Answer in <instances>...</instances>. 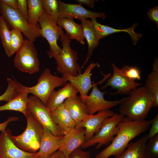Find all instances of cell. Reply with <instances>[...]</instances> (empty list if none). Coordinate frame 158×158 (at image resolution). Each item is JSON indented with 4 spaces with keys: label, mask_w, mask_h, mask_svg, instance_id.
I'll return each instance as SVG.
<instances>
[{
    "label": "cell",
    "mask_w": 158,
    "mask_h": 158,
    "mask_svg": "<svg viewBox=\"0 0 158 158\" xmlns=\"http://www.w3.org/2000/svg\"><path fill=\"white\" fill-rule=\"evenodd\" d=\"M151 120L133 121L124 116L117 125V132L110 145L97 154L95 158L116 157L126 149L130 141L145 132L150 128Z\"/></svg>",
    "instance_id": "6da1fadb"
},
{
    "label": "cell",
    "mask_w": 158,
    "mask_h": 158,
    "mask_svg": "<svg viewBox=\"0 0 158 158\" xmlns=\"http://www.w3.org/2000/svg\"><path fill=\"white\" fill-rule=\"evenodd\" d=\"M119 105V114L133 121L145 120L153 107L154 97L144 86L132 90Z\"/></svg>",
    "instance_id": "7a4b0ae2"
},
{
    "label": "cell",
    "mask_w": 158,
    "mask_h": 158,
    "mask_svg": "<svg viewBox=\"0 0 158 158\" xmlns=\"http://www.w3.org/2000/svg\"><path fill=\"white\" fill-rule=\"evenodd\" d=\"M24 116L27 121L25 130L17 136L11 134V138L15 145L21 150L28 152L36 153L40 148L43 127L28 109Z\"/></svg>",
    "instance_id": "3957f363"
},
{
    "label": "cell",
    "mask_w": 158,
    "mask_h": 158,
    "mask_svg": "<svg viewBox=\"0 0 158 158\" xmlns=\"http://www.w3.org/2000/svg\"><path fill=\"white\" fill-rule=\"evenodd\" d=\"M0 14L9 29L19 30L26 39L34 42L36 39L41 36L40 25L30 24L17 9L12 8L0 1Z\"/></svg>",
    "instance_id": "277c9868"
},
{
    "label": "cell",
    "mask_w": 158,
    "mask_h": 158,
    "mask_svg": "<svg viewBox=\"0 0 158 158\" xmlns=\"http://www.w3.org/2000/svg\"><path fill=\"white\" fill-rule=\"evenodd\" d=\"M60 39L62 46L61 51L54 57L56 61L58 72L62 76L68 75L75 76L81 73L82 68L77 63V52L71 48V40L68 35L64 32Z\"/></svg>",
    "instance_id": "5b68a950"
},
{
    "label": "cell",
    "mask_w": 158,
    "mask_h": 158,
    "mask_svg": "<svg viewBox=\"0 0 158 158\" xmlns=\"http://www.w3.org/2000/svg\"><path fill=\"white\" fill-rule=\"evenodd\" d=\"M35 85L30 87H26L28 93L38 97L46 106L49 97L54 89L65 85L67 81L63 77H59L53 75L49 69H45L38 80Z\"/></svg>",
    "instance_id": "8992f818"
},
{
    "label": "cell",
    "mask_w": 158,
    "mask_h": 158,
    "mask_svg": "<svg viewBox=\"0 0 158 158\" xmlns=\"http://www.w3.org/2000/svg\"><path fill=\"white\" fill-rule=\"evenodd\" d=\"M14 62L15 66L23 72L32 74L39 71L40 64L33 42L25 39L23 44L16 52Z\"/></svg>",
    "instance_id": "52a82bcc"
},
{
    "label": "cell",
    "mask_w": 158,
    "mask_h": 158,
    "mask_svg": "<svg viewBox=\"0 0 158 158\" xmlns=\"http://www.w3.org/2000/svg\"><path fill=\"white\" fill-rule=\"evenodd\" d=\"M124 116L116 113L106 118L99 130L80 148L85 149L97 144L96 149H99L102 146L111 143L117 134V124Z\"/></svg>",
    "instance_id": "ba28073f"
},
{
    "label": "cell",
    "mask_w": 158,
    "mask_h": 158,
    "mask_svg": "<svg viewBox=\"0 0 158 158\" xmlns=\"http://www.w3.org/2000/svg\"><path fill=\"white\" fill-rule=\"evenodd\" d=\"M38 23L40 27L41 36L47 40L49 45L47 54L50 57L54 58L61 52V48L58 45L57 41L64 32L62 28L44 12Z\"/></svg>",
    "instance_id": "9c48e42d"
},
{
    "label": "cell",
    "mask_w": 158,
    "mask_h": 158,
    "mask_svg": "<svg viewBox=\"0 0 158 158\" xmlns=\"http://www.w3.org/2000/svg\"><path fill=\"white\" fill-rule=\"evenodd\" d=\"M27 108L33 117L43 127L49 129L54 135H64L60 128L53 121L49 110L38 97L33 95L29 96Z\"/></svg>",
    "instance_id": "30bf717a"
},
{
    "label": "cell",
    "mask_w": 158,
    "mask_h": 158,
    "mask_svg": "<svg viewBox=\"0 0 158 158\" xmlns=\"http://www.w3.org/2000/svg\"><path fill=\"white\" fill-rule=\"evenodd\" d=\"M109 75H105L104 78L100 82L95 83L92 91L89 95L86 97L85 104L88 115H93L97 112L109 110L111 108L117 106L127 97L124 98L119 100L108 101L104 99V95L105 92H102L98 88L97 84L102 83L107 78Z\"/></svg>",
    "instance_id": "8fae6325"
},
{
    "label": "cell",
    "mask_w": 158,
    "mask_h": 158,
    "mask_svg": "<svg viewBox=\"0 0 158 158\" xmlns=\"http://www.w3.org/2000/svg\"><path fill=\"white\" fill-rule=\"evenodd\" d=\"M111 65L113 70L112 75L107 80L106 84L101 87V90L110 86L116 90L115 92L109 93L111 95L129 94L132 90L142 85V83L136 82L135 80H130L123 75L120 69L114 63H111Z\"/></svg>",
    "instance_id": "7c38bea8"
},
{
    "label": "cell",
    "mask_w": 158,
    "mask_h": 158,
    "mask_svg": "<svg viewBox=\"0 0 158 158\" xmlns=\"http://www.w3.org/2000/svg\"><path fill=\"white\" fill-rule=\"evenodd\" d=\"M57 1L59 18L73 19L76 18L80 20L82 19L88 18H90L91 19L100 18L104 20L106 18L104 12H95L88 10L79 4H67L61 0Z\"/></svg>",
    "instance_id": "4fadbf2b"
},
{
    "label": "cell",
    "mask_w": 158,
    "mask_h": 158,
    "mask_svg": "<svg viewBox=\"0 0 158 158\" xmlns=\"http://www.w3.org/2000/svg\"><path fill=\"white\" fill-rule=\"evenodd\" d=\"M11 130L7 128L0 134V158H37V153L25 151L12 140Z\"/></svg>",
    "instance_id": "5bb4252c"
},
{
    "label": "cell",
    "mask_w": 158,
    "mask_h": 158,
    "mask_svg": "<svg viewBox=\"0 0 158 158\" xmlns=\"http://www.w3.org/2000/svg\"><path fill=\"white\" fill-rule=\"evenodd\" d=\"M99 67L98 62L92 63L85 69L84 72L75 76L66 75L62 76L67 81H69L78 91L82 101L85 104V98L87 94L95 85L92 84L91 79L92 71L95 67Z\"/></svg>",
    "instance_id": "9a60e30c"
},
{
    "label": "cell",
    "mask_w": 158,
    "mask_h": 158,
    "mask_svg": "<svg viewBox=\"0 0 158 158\" xmlns=\"http://www.w3.org/2000/svg\"><path fill=\"white\" fill-rule=\"evenodd\" d=\"M85 134L84 128L75 127L63 136L58 150L69 158L72 152L81 147L85 142Z\"/></svg>",
    "instance_id": "2e32d148"
},
{
    "label": "cell",
    "mask_w": 158,
    "mask_h": 158,
    "mask_svg": "<svg viewBox=\"0 0 158 158\" xmlns=\"http://www.w3.org/2000/svg\"><path fill=\"white\" fill-rule=\"evenodd\" d=\"M115 113L110 110L100 111L95 115H88L76 128L85 129V142L91 138L101 128L105 119L113 116Z\"/></svg>",
    "instance_id": "e0dca14e"
},
{
    "label": "cell",
    "mask_w": 158,
    "mask_h": 158,
    "mask_svg": "<svg viewBox=\"0 0 158 158\" xmlns=\"http://www.w3.org/2000/svg\"><path fill=\"white\" fill-rule=\"evenodd\" d=\"M63 136L54 135L49 129L43 127L40 147L37 152V158H46L57 151Z\"/></svg>",
    "instance_id": "ac0fdd59"
},
{
    "label": "cell",
    "mask_w": 158,
    "mask_h": 158,
    "mask_svg": "<svg viewBox=\"0 0 158 158\" xmlns=\"http://www.w3.org/2000/svg\"><path fill=\"white\" fill-rule=\"evenodd\" d=\"M91 20L100 40L114 33L125 32L129 34L133 44L136 46L137 41L143 36L142 34L136 33L134 31V29L138 25L137 23L133 24L130 28L123 29H117L99 23L97 21L96 19H91Z\"/></svg>",
    "instance_id": "d6986e66"
},
{
    "label": "cell",
    "mask_w": 158,
    "mask_h": 158,
    "mask_svg": "<svg viewBox=\"0 0 158 158\" xmlns=\"http://www.w3.org/2000/svg\"><path fill=\"white\" fill-rule=\"evenodd\" d=\"M78 90L70 83H66L61 88L51 93L46 105L50 111L53 110L63 103L67 99L77 95Z\"/></svg>",
    "instance_id": "ffe728a7"
},
{
    "label": "cell",
    "mask_w": 158,
    "mask_h": 158,
    "mask_svg": "<svg viewBox=\"0 0 158 158\" xmlns=\"http://www.w3.org/2000/svg\"><path fill=\"white\" fill-rule=\"evenodd\" d=\"M54 122L61 129L64 135L75 127L76 124L65 108L63 103L50 111Z\"/></svg>",
    "instance_id": "44dd1931"
},
{
    "label": "cell",
    "mask_w": 158,
    "mask_h": 158,
    "mask_svg": "<svg viewBox=\"0 0 158 158\" xmlns=\"http://www.w3.org/2000/svg\"><path fill=\"white\" fill-rule=\"evenodd\" d=\"M80 21L83 36L86 39L88 44L87 54L86 58L81 67L82 68L92 56L94 50L98 46L100 40L91 20L83 18Z\"/></svg>",
    "instance_id": "7402d4cb"
},
{
    "label": "cell",
    "mask_w": 158,
    "mask_h": 158,
    "mask_svg": "<svg viewBox=\"0 0 158 158\" xmlns=\"http://www.w3.org/2000/svg\"><path fill=\"white\" fill-rule=\"evenodd\" d=\"M63 104L76 126L88 115L85 105L82 101L80 96L77 95L68 98L64 101Z\"/></svg>",
    "instance_id": "603a6c76"
},
{
    "label": "cell",
    "mask_w": 158,
    "mask_h": 158,
    "mask_svg": "<svg viewBox=\"0 0 158 158\" xmlns=\"http://www.w3.org/2000/svg\"><path fill=\"white\" fill-rule=\"evenodd\" d=\"M57 24L65 29L71 40H75L82 45L85 44V38L81 24L76 23L73 19L66 18H59Z\"/></svg>",
    "instance_id": "cb8c5ba5"
},
{
    "label": "cell",
    "mask_w": 158,
    "mask_h": 158,
    "mask_svg": "<svg viewBox=\"0 0 158 158\" xmlns=\"http://www.w3.org/2000/svg\"><path fill=\"white\" fill-rule=\"evenodd\" d=\"M148 140L146 134L137 141L130 142L124 152L114 158H145V146Z\"/></svg>",
    "instance_id": "d4e9b609"
},
{
    "label": "cell",
    "mask_w": 158,
    "mask_h": 158,
    "mask_svg": "<svg viewBox=\"0 0 158 158\" xmlns=\"http://www.w3.org/2000/svg\"><path fill=\"white\" fill-rule=\"evenodd\" d=\"M28 94L26 89L20 95L13 98L6 104L0 106V111L5 110L15 111L20 112L25 115L27 110V105L29 101Z\"/></svg>",
    "instance_id": "484cf974"
},
{
    "label": "cell",
    "mask_w": 158,
    "mask_h": 158,
    "mask_svg": "<svg viewBox=\"0 0 158 158\" xmlns=\"http://www.w3.org/2000/svg\"><path fill=\"white\" fill-rule=\"evenodd\" d=\"M154 97L153 107H158V64L156 58L153 65V70L147 75L144 86Z\"/></svg>",
    "instance_id": "4316f807"
},
{
    "label": "cell",
    "mask_w": 158,
    "mask_h": 158,
    "mask_svg": "<svg viewBox=\"0 0 158 158\" xmlns=\"http://www.w3.org/2000/svg\"><path fill=\"white\" fill-rule=\"evenodd\" d=\"M8 86L5 92L0 95V101L10 100L23 93L26 90L25 86L10 78L7 79Z\"/></svg>",
    "instance_id": "83f0119b"
},
{
    "label": "cell",
    "mask_w": 158,
    "mask_h": 158,
    "mask_svg": "<svg viewBox=\"0 0 158 158\" xmlns=\"http://www.w3.org/2000/svg\"><path fill=\"white\" fill-rule=\"evenodd\" d=\"M27 1L28 21L32 25H37L39 19L44 13L41 0H28Z\"/></svg>",
    "instance_id": "f1b7e54d"
},
{
    "label": "cell",
    "mask_w": 158,
    "mask_h": 158,
    "mask_svg": "<svg viewBox=\"0 0 158 158\" xmlns=\"http://www.w3.org/2000/svg\"><path fill=\"white\" fill-rule=\"evenodd\" d=\"M0 37L6 54L11 56L10 42L11 35L10 29L2 18L0 16Z\"/></svg>",
    "instance_id": "f546056e"
},
{
    "label": "cell",
    "mask_w": 158,
    "mask_h": 158,
    "mask_svg": "<svg viewBox=\"0 0 158 158\" xmlns=\"http://www.w3.org/2000/svg\"><path fill=\"white\" fill-rule=\"evenodd\" d=\"M44 12L49 15L57 24L59 18L58 1L57 0H41Z\"/></svg>",
    "instance_id": "4dcf8cb0"
},
{
    "label": "cell",
    "mask_w": 158,
    "mask_h": 158,
    "mask_svg": "<svg viewBox=\"0 0 158 158\" xmlns=\"http://www.w3.org/2000/svg\"><path fill=\"white\" fill-rule=\"evenodd\" d=\"M10 33V51L11 56L20 48L24 43L25 39L23 38V34L18 29H11Z\"/></svg>",
    "instance_id": "1f68e13d"
},
{
    "label": "cell",
    "mask_w": 158,
    "mask_h": 158,
    "mask_svg": "<svg viewBox=\"0 0 158 158\" xmlns=\"http://www.w3.org/2000/svg\"><path fill=\"white\" fill-rule=\"evenodd\" d=\"M149 140L145 146V157L158 158V133Z\"/></svg>",
    "instance_id": "d6a6232c"
},
{
    "label": "cell",
    "mask_w": 158,
    "mask_h": 158,
    "mask_svg": "<svg viewBox=\"0 0 158 158\" xmlns=\"http://www.w3.org/2000/svg\"><path fill=\"white\" fill-rule=\"evenodd\" d=\"M122 74L128 78L135 80L141 79V71L139 68L136 66L124 65L120 69Z\"/></svg>",
    "instance_id": "836d02e7"
},
{
    "label": "cell",
    "mask_w": 158,
    "mask_h": 158,
    "mask_svg": "<svg viewBox=\"0 0 158 158\" xmlns=\"http://www.w3.org/2000/svg\"><path fill=\"white\" fill-rule=\"evenodd\" d=\"M150 128L147 134L149 139L152 138L158 133V114H157L154 118L151 120Z\"/></svg>",
    "instance_id": "e575fe53"
},
{
    "label": "cell",
    "mask_w": 158,
    "mask_h": 158,
    "mask_svg": "<svg viewBox=\"0 0 158 158\" xmlns=\"http://www.w3.org/2000/svg\"><path fill=\"white\" fill-rule=\"evenodd\" d=\"M17 9L20 14L28 20V5L27 0H17Z\"/></svg>",
    "instance_id": "d590c367"
},
{
    "label": "cell",
    "mask_w": 158,
    "mask_h": 158,
    "mask_svg": "<svg viewBox=\"0 0 158 158\" xmlns=\"http://www.w3.org/2000/svg\"><path fill=\"white\" fill-rule=\"evenodd\" d=\"M69 158H90V153L88 151H84L79 147L72 152Z\"/></svg>",
    "instance_id": "8d00e7d4"
},
{
    "label": "cell",
    "mask_w": 158,
    "mask_h": 158,
    "mask_svg": "<svg viewBox=\"0 0 158 158\" xmlns=\"http://www.w3.org/2000/svg\"><path fill=\"white\" fill-rule=\"evenodd\" d=\"M148 17L152 21L155 22L158 28V6H156L147 13Z\"/></svg>",
    "instance_id": "74e56055"
},
{
    "label": "cell",
    "mask_w": 158,
    "mask_h": 158,
    "mask_svg": "<svg viewBox=\"0 0 158 158\" xmlns=\"http://www.w3.org/2000/svg\"><path fill=\"white\" fill-rule=\"evenodd\" d=\"M18 120L19 118L16 116L8 118L6 121L0 123V132L5 130L7 126L10 123L17 121Z\"/></svg>",
    "instance_id": "f35d334b"
},
{
    "label": "cell",
    "mask_w": 158,
    "mask_h": 158,
    "mask_svg": "<svg viewBox=\"0 0 158 158\" xmlns=\"http://www.w3.org/2000/svg\"><path fill=\"white\" fill-rule=\"evenodd\" d=\"M0 1L12 8L17 9V0H0Z\"/></svg>",
    "instance_id": "ab89813d"
},
{
    "label": "cell",
    "mask_w": 158,
    "mask_h": 158,
    "mask_svg": "<svg viewBox=\"0 0 158 158\" xmlns=\"http://www.w3.org/2000/svg\"><path fill=\"white\" fill-rule=\"evenodd\" d=\"M79 4H85L91 8H92L94 6V2L97 0H77Z\"/></svg>",
    "instance_id": "60d3db41"
},
{
    "label": "cell",
    "mask_w": 158,
    "mask_h": 158,
    "mask_svg": "<svg viewBox=\"0 0 158 158\" xmlns=\"http://www.w3.org/2000/svg\"><path fill=\"white\" fill-rule=\"evenodd\" d=\"M46 158H68L66 157L60 151H56Z\"/></svg>",
    "instance_id": "b9f144b4"
},
{
    "label": "cell",
    "mask_w": 158,
    "mask_h": 158,
    "mask_svg": "<svg viewBox=\"0 0 158 158\" xmlns=\"http://www.w3.org/2000/svg\"><path fill=\"white\" fill-rule=\"evenodd\" d=\"M145 158H146V157H145Z\"/></svg>",
    "instance_id": "7bdbcfd3"
}]
</instances>
